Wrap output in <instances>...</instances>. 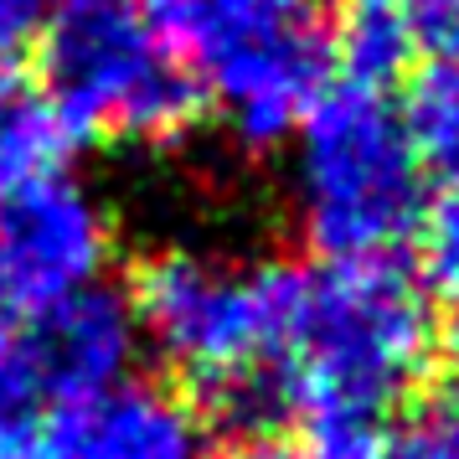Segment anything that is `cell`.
Segmentation results:
<instances>
[{
	"label": "cell",
	"mask_w": 459,
	"mask_h": 459,
	"mask_svg": "<svg viewBox=\"0 0 459 459\" xmlns=\"http://www.w3.org/2000/svg\"><path fill=\"white\" fill-rule=\"evenodd\" d=\"M434 361V310L393 258H335L294 269L284 372L299 413L382 418L413 393Z\"/></svg>",
	"instance_id": "6da1fadb"
},
{
	"label": "cell",
	"mask_w": 459,
	"mask_h": 459,
	"mask_svg": "<svg viewBox=\"0 0 459 459\" xmlns=\"http://www.w3.org/2000/svg\"><path fill=\"white\" fill-rule=\"evenodd\" d=\"M299 228L325 258H382L423 217V166L377 88L320 93L294 140Z\"/></svg>",
	"instance_id": "7a4b0ae2"
},
{
	"label": "cell",
	"mask_w": 459,
	"mask_h": 459,
	"mask_svg": "<svg viewBox=\"0 0 459 459\" xmlns=\"http://www.w3.org/2000/svg\"><path fill=\"white\" fill-rule=\"evenodd\" d=\"M47 104L83 140H181L202 114V88L145 26L134 0H57L42 31Z\"/></svg>",
	"instance_id": "3957f363"
},
{
	"label": "cell",
	"mask_w": 459,
	"mask_h": 459,
	"mask_svg": "<svg viewBox=\"0 0 459 459\" xmlns=\"http://www.w3.org/2000/svg\"><path fill=\"white\" fill-rule=\"evenodd\" d=\"M294 269H232L170 248L134 273V325L202 387L284 356Z\"/></svg>",
	"instance_id": "277c9868"
},
{
	"label": "cell",
	"mask_w": 459,
	"mask_h": 459,
	"mask_svg": "<svg viewBox=\"0 0 459 459\" xmlns=\"http://www.w3.org/2000/svg\"><path fill=\"white\" fill-rule=\"evenodd\" d=\"M186 52L202 57V73L232 134L248 150H269L294 134L310 104L325 93V67H331L320 37L305 22L217 16L207 0Z\"/></svg>",
	"instance_id": "5b68a950"
},
{
	"label": "cell",
	"mask_w": 459,
	"mask_h": 459,
	"mask_svg": "<svg viewBox=\"0 0 459 459\" xmlns=\"http://www.w3.org/2000/svg\"><path fill=\"white\" fill-rule=\"evenodd\" d=\"M114 228L67 176H37L0 202V299L42 315L93 290L108 269Z\"/></svg>",
	"instance_id": "8992f818"
},
{
	"label": "cell",
	"mask_w": 459,
	"mask_h": 459,
	"mask_svg": "<svg viewBox=\"0 0 459 459\" xmlns=\"http://www.w3.org/2000/svg\"><path fill=\"white\" fill-rule=\"evenodd\" d=\"M134 310L104 284L73 294L63 305L42 310L5 356L0 387L26 397L37 408H83L99 393L119 387L134 361Z\"/></svg>",
	"instance_id": "52a82bcc"
},
{
	"label": "cell",
	"mask_w": 459,
	"mask_h": 459,
	"mask_svg": "<svg viewBox=\"0 0 459 459\" xmlns=\"http://www.w3.org/2000/svg\"><path fill=\"white\" fill-rule=\"evenodd\" d=\"M63 459H207V423L181 393L160 382H119L73 408Z\"/></svg>",
	"instance_id": "ba28073f"
},
{
	"label": "cell",
	"mask_w": 459,
	"mask_h": 459,
	"mask_svg": "<svg viewBox=\"0 0 459 459\" xmlns=\"http://www.w3.org/2000/svg\"><path fill=\"white\" fill-rule=\"evenodd\" d=\"M331 52L351 88H382L403 78L413 63V26L408 0H335Z\"/></svg>",
	"instance_id": "9c48e42d"
},
{
	"label": "cell",
	"mask_w": 459,
	"mask_h": 459,
	"mask_svg": "<svg viewBox=\"0 0 459 459\" xmlns=\"http://www.w3.org/2000/svg\"><path fill=\"white\" fill-rule=\"evenodd\" d=\"M73 145L78 134L63 125L57 108L0 78V181L5 186L16 191L37 176H57Z\"/></svg>",
	"instance_id": "30bf717a"
},
{
	"label": "cell",
	"mask_w": 459,
	"mask_h": 459,
	"mask_svg": "<svg viewBox=\"0 0 459 459\" xmlns=\"http://www.w3.org/2000/svg\"><path fill=\"white\" fill-rule=\"evenodd\" d=\"M403 129L418 166L459 181V63H429L408 88Z\"/></svg>",
	"instance_id": "8fae6325"
},
{
	"label": "cell",
	"mask_w": 459,
	"mask_h": 459,
	"mask_svg": "<svg viewBox=\"0 0 459 459\" xmlns=\"http://www.w3.org/2000/svg\"><path fill=\"white\" fill-rule=\"evenodd\" d=\"M418 258H423V279L429 290L444 294L449 305H459V181L438 196L429 217H418Z\"/></svg>",
	"instance_id": "7c38bea8"
},
{
	"label": "cell",
	"mask_w": 459,
	"mask_h": 459,
	"mask_svg": "<svg viewBox=\"0 0 459 459\" xmlns=\"http://www.w3.org/2000/svg\"><path fill=\"white\" fill-rule=\"evenodd\" d=\"M382 459H459V397L423 408L397 434H387Z\"/></svg>",
	"instance_id": "4fadbf2b"
},
{
	"label": "cell",
	"mask_w": 459,
	"mask_h": 459,
	"mask_svg": "<svg viewBox=\"0 0 459 459\" xmlns=\"http://www.w3.org/2000/svg\"><path fill=\"white\" fill-rule=\"evenodd\" d=\"M0 459H63V434L57 423L26 397L0 387Z\"/></svg>",
	"instance_id": "5bb4252c"
},
{
	"label": "cell",
	"mask_w": 459,
	"mask_h": 459,
	"mask_svg": "<svg viewBox=\"0 0 459 459\" xmlns=\"http://www.w3.org/2000/svg\"><path fill=\"white\" fill-rule=\"evenodd\" d=\"M52 11H57V0H0V78L42 47Z\"/></svg>",
	"instance_id": "9a60e30c"
},
{
	"label": "cell",
	"mask_w": 459,
	"mask_h": 459,
	"mask_svg": "<svg viewBox=\"0 0 459 459\" xmlns=\"http://www.w3.org/2000/svg\"><path fill=\"white\" fill-rule=\"evenodd\" d=\"M408 26L434 63H459V0H408Z\"/></svg>",
	"instance_id": "2e32d148"
},
{
	"label": "cell",
	"mask_w": 459,
	"mask_h": 459,
	"mask_svg": "<svg viewBox=\"0 0 459 459\" xmlns=\"http://www.w3.org/2000/svg\"><path fill=\"white\" fill-rule=\"evenodd\" d=\"M217 16H248V22H305L310 0H207Z\"/></svg>",
	"instance_id": "e0dca14e"
},
{
	"label": "cell",
	"mask_w": 459,
	"mask_h": 459,
	"mask_svg": "<svg viewBox=\"0 0 459 459\" xmlns=\"http://www.w3.org/2000/svg\"><path fill=\"white\" fill-rule=\"evenodd\" d=\"M217 459H305V455L290 449V444H279V438H269V434H253V438H238L228 455H217Z\"/></svg>",
	"instance_id": "ac0fdd59"
},
{
	"label": "cell",
	"mask_w": 459,
	"mask_h": 459,
	"mask_svg": "<svg viewBox=\"0 0 459 459\" xmlns=\"http://www.w3.org/2000/svg\"><path fill=\"white\" fill-rule=\"evenodd\" d=\"M11 346H16V310H11V305L0 299V367H5Z\"/></svg>",
	"instance_id": "d6986e66"
},
{
	"label": "cell",
	"mask_w": 459,
	"mask_h": 459,
	"mask_svg": "<svg viewBox=\"0 0 459 459\" xmlns=\"http://www.w3.org/2000/svg\"><path fill=\"white\" fill-rule=\"evenodd\" d=\"M5 191H11V186H5V181H0V202H5Z\"/></svg>",
	"instance_id": "ffe728a7"
}]
</instances>
